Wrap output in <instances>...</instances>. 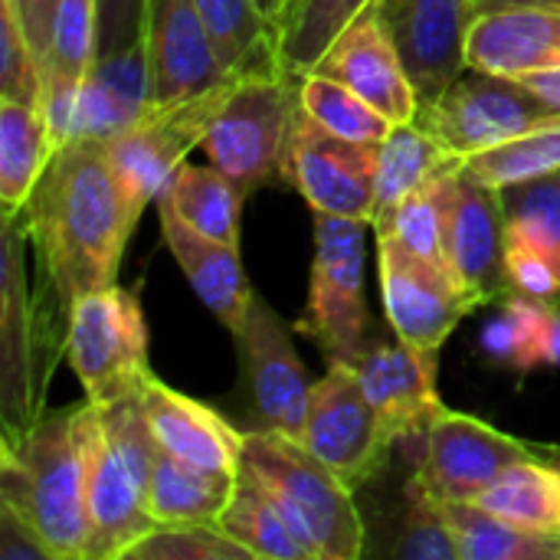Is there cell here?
I'll return each mask as SVG.
<instances>
[{
    "mask_svg": "<svg viewBox=\"0 0 560 560\" xmlns=\"http://www.w3.org/2000/svg\"><path fill=\"white\" fill-rule=\"evenodd\" d=\"M148 89L151 85H148L144 39H135L102 56L82 85L75 138L89 135V138L108 141L118 131H125L131 121H138L151 108Z\"/></svg>",
    "mask_w": 560,
    "mask_h": 560,
    "instance_id": "24",
    "label": "cell"
},
{
    "mask_svg": "<svg viewBox=\"0 0 560 560\" xmlns=\"http://www.w3.org/2000/svg\"><path fill=\"white\" fill-rule=\"evenodd\" d=\"M459 560H560V532H535L476 502H443Z\"/></svg>",
    "mask_w": 560,
    "mask_h": 560,
    "instance_id": "29",
    "label": "cell"
},
{
    "mask_svg": "<svg viewBox=\"0 0 560 560\" xmlns=\"http://www.w3.org/2000/svg\"><path fill=\"white\" fill-rule=\"evenodd\" d=\"M555 115L522 79L466 66L436 98L420 105L417 121L430 128L463 161L512 141Z\"/></svg>",
    "mask_w": 560,
    "mask_h": 560,
    "instance_id": "10",
    "label": "cell"
},
{
    "mask_svg": "<svg viewBox=\"0 0 560 560\" xmlns=\"http://www.w3.org/2000/svg\"><path fill=\"white\" fill-rule=\"evenodd\" d=\"M148 0H95L98 10V59L141 39Z\"/></svg>",
    "mask_w": 560,
    "mask_h": 560,
    "instance_id": "44",
    "label": "cell"
},
{
    "mask_svg": "<svg viewBox=\"0 0 560 560\" xmlns=\"http://www.w3.org/2000/svg\"><path fill=\"white\" fill-rule=\"evenodd\" d=\"M256 7L269 16V23L276 26V20H279V7H282V0H256Z\"/></svg>",
    "mask_w": 560,
    "mask_h": 560,
    "instance_id": "50",
    "label": "cell"
},
{
    "mask_svg": "<svg viewBox=\"0 0 560 560\" xmlns=\"http://www.w3.org/2000/svg\"><path fill=\"white\" fill-rule=\"evenodd\" d=\"M197 233L240 249V213L246 194L213 164H184L161 194Z\"/></svg>",
    "mask_w": 560,
    "mask_h": 560,
    "instance_id": "30",
    "label": "cell"
},
{
    "mask_svg": "<svg viewBox=\"0 0 560 560\" xmlns=\"http://www.w3.org/2000/svg\"><path fill=\"white\" fill-rule=\"evenodd\" d=\"M459 171L443 174L440 180H433L423 190L410 194L387 217H381L371 230L374 233H394L413 253H420V256H427V259H433V262H440L446 269L443 226H446V210H450V197H453V187H456Z\"/></svg>",
    "mask_w": 560,
    "mask_h": 560,
    "instance_id": "38",
    "label": "cell"
},
{
    "mask_svg": "<svg viewBox=\"0 0 560 560\" xmlns=\"http://www.w3.org/2000/svg\"><path fill=\"white\" fill-rule=\"evenodd\" d=\"M486 512L535 532H560V469L532 459L509 466L476 499Z\"/></svg>",
    "mask_w": 560,
    "mask_h": 560,
    "instance_id": "32",
    "label": "cell"
},
{
    "mask_svg": "<svg viewBox=\"0 0 560 560\" xmlns=\"http://www.w3.org/2000/svg\"><path fill=\"white\" fill-rule=\"evenodd\" d=\"M26 243L56 302L69 312L82 295L115 285L135 233L125 194L98 138L79 135L52 151L20 210Z\"/></svg>",
    "mask_w": 560,
    "mask_h": 560,
    "instance_id": "1",
    "label": "cell"
},
{
    "mask_svg": "<svg viewBox=\"0 0 560 560\" xmlns=\"http://www.w3.org/2000/svg\"><path fill=\"white\" fill-rule=\"evenodd\" d=\"M555 115H560V66L555 69H535V72H525L518 75Z\"/></svg>",
    "mask_w": 560,
    "mask_h": 560,
    "instance_id": "47",
    "label": "cell"
},
{
    "mask_svg": "<svg viewBox=\"0 0 560 560\" xmlns=\"http://www.w3.org/2000/svg\"><path fill=\"white\" fill-rule=\"evenodd\" d=\"M253 404L269 430L299 440L305 433L312 384L292 345L285 318L262 299L253 302L240 335H233Z\"/></svg>",
    "mask_w": 560,
    "mask_h": 560,
    "instance_id": "14",
    "label": "cell"
},
{
    "mask_svg": "<svg viewBox=\"0 0 560 560\" xmlns=\"http://www.w3.org/2000/svg\"><path fill=\"white\" fill-rule=\"evenodd\" d=\"M151 108L184 102L230 79L194 0H148L141 23Z\"/></svg>",
    "mask_w": 560,
    "mask_h": 560,
    "instance_id": "17",
    "label": "cell"
},
{
    "mask_svg": "<svg viewBox=\"0 0 560 560\" xmlns=\"http://www.w3.org/2000/svg\"><path fill=\"white\" fill-rule=\"evenodd\" d=\"M158 453L141 394L89 407V560H125L158 528L148 512Z\"/></svg>",
    "mask_w": 560,
    "mask_h": 560,
    "instance_id": "3",
    "label": "cell"
},
{
    "mask_svg": "<svg viewBox=\"0 0 560 560\" xmlns=\"http://www.w3.org/2000/svg\"><path fill=\"white\" fill-rule=\"evenodd\" d=\"M0 560H49L33 528L0 502Z\"/></svg>",
    "mask_w": 560,
    "mask_h": 560,
    "instance_id": "45",
    "label": "cell"
},
{
    "mask_svg": "<svg viewBox=\"0 0 560 560\" xmlns=\"http://www.w3.org/2000/svg\"><path fill=\"white\" fill-rule=\"evenodd\" d=\"M545 364H560V308L551 315V335H548V358Z\"/></svg>",
    "mask_w": 560,
    "mask_h": 560,
    "instance_id": "49",
    "label": "cell"
},
{
    "mask_svg": "<svg viewBox=\"0 0 560 560\" xmlns=\"http://www.w3.org/2000/svg\"><path fill=\"white\" fill-rule=\"evenodd\" d=\"M394 555L404 560H459L456 535L443 502L417 476L407 482V518Z\"/></svg>",
    "mask_w": 560,
    "mask_h": 560,
    "instance_id": "40",
    "label": "cell"
},
{
    "mask_svg": "<svg viewBox=\"0 0 560 560\" xmlns=\"http://www.w3.org/2000/svg\"><path fill=\"white\" fill-rule=\"evenodd\" d=\"M226 72H253L282 66L276 26L256 0H194Z\"/></svg>",
    "mask_w": 560,
    "mask_h": 560,
    "instance_id": "31",
    "label": "cell"
},
{
    "mask_svg": "<svg viewBox=\"0 0 560 560\" xmlns=\"http://www.w3.org/2000/svg\"><path fill=\"white\" fill-rule=\"evenodd\" d=\"M377 236V272L387 322L400 341L427 358L446 345L456 325L476 308L472 299L440 262L413 253L394 233Z\"/></svg>",
    "mask_w": 560,
    "mask_h": 560,
    "instance_id": "13",
    "label": "cell"
},
{
    "mask_svg": "<svg viewBox=\"0 0 560 560\" xmlns=\"http://www.w3.org/2000/svg\"><path fill=\"white\" fill-rule=\"evenodd\" d=\"M240 75L243 72H233L230 79L184 102L148 108L138 121L105 141L112 171L135 223L171 187L174 174L187 164V154L203 144Z\"/></svg>",
    "mask_w": 560,
    "mask_h": 560,
    "instance_id": "9",
    "label": "cell"
},
{
    "mask_svg": "<svg viewBox=\"0 0 560 560\" xmlns=\"http://www.w3.org/2000/svg\"><path fill=\"white\" fill-rule=\"evenodd\" d=\"M299 82L285 66L243 72L207 131L200 151L243 194L282 180L285 141L302 105Z\"/></svg>",
    "mask_w": 560,
    "mask_h": 560,
    "instance_id": "6",
    "label": "cell"
},
{
    "mask_svg": "<svg viewBox=\"0 0 560 560\" xmlns=\"http://www.w3.org/2000/svg\"><path fill=\"white\" fill-rule=\"evenodd\" d=\"M381 16L417 85L420 105L469 66L476 0H381Z\"/></svg>",
    "mask_w": 560,
    "mask_h": 560,
    "instance_id": "19",
    "label": "cell"
},
{
    "mask_svg": "<svg viewBox=\"0 0 560 560\" xmlns=\"http://www.w3.org/2000/svg\"><path fill=\"white\" fill-rule=\"evenodd\" d=\"M98 62L95 0H56L49 49L43 56V85H85Z\"/></svg>",
    "mask_w": 560,
    "mask_h": 560,
    "instance_id": "36",
    "label": "cell"
},
{
    "mask_svg": "<svg viewBox=\"0 0 560 560\" xmlns=\"http://www.w3.org/2000/svg\"><path fill=\"white\" fill-rule=\"evenodd\" d=\"M443 256L450 276L459 282V289L472 299L476 308L512 295L505 276L502 190L476 184L459 171L443 226Z\"/></svg>",
    "mask_w": 560,
    "mask_h": 560,
    "instance_id": "18",
    "label": "cell"
},
{
    "mask_svg": "<svg viewBox=\"0 0 560 560\" xmlns=\"http://www.w3.org/2000/svg\"><path fill=\"white\" fill-rule=\"evenodd\" d=\"M302 446L351 492L384 469L394 440L387 436L351 364H328V374L312 384Z\"/></svg>",
    "mask_w": 560,
    "mask_h": 560,
    "instance_id": "12",
    "label": "cell"
},
{
    "mask_svg": "<svg viewBox=\"0 0 560 560\" xmlns=\"http://www.w3.org/2000/svg\"><path fill=\"white\" fill-rule=\"evenodd\" d=\"M141 404L164 453L207 472L233 479L243 472V433L233 430L217 410L161 384L154 374L141 387Z\"/></svg>",
    "mask_w": 560,
    "mask_h": 560,
    "instance_id": "21",
    "label": "cell"
},
{
    "mask_svg": "<svg viewBox=\"0 0 560 560\" xmlns=\"http://www.w3.org/2000/svg\"><path fill=\"white\" fill-rule=\"evenodd\" d=\"M560 171V118L545 121L512 141L469 154L463 161V174L476 184L509 190L515 184L545 177Z\"/></svg>",
    "mask_w": 560,
    "mask_h": 560,
    "instance_id": "34",
    "label": "cell"
},
{
    "mask_svg": "<svg viewBox=\"0 0 560 560\" xmlns=\"http://www.w3.org/2000/svg\"><path fill=\"white\" fill-rule=\"evenodd\" d=\"M52 138L39 105L0 98V207L3 217H20L33 187L39 184Z\"/></svg>",
    "mask_w": 560,
    "mask_h": 560,
    "instance_id": "27",
    "label": "cell"
},
{
    "mask_svg": "<svg viewBox=\"0 0 560 560\" xmlns=\"http://www.w3.org/2000/svg\"><path fill=\"white\" fill-rule=\"evenodd\" d=\"M0 98L39 105L43 66L10 0H0Z\"/></svg>",
    "mask_w": 560,
    "mask_h": 560,
    "instance_id": "42",
    "label": "cell"
},
{
    "mask_svg": "<svg viewBox=\"0 0 560 560\" xmlns=\"http://www.w3.org/2000/svg\"><path fill=\"white\" fill-rule=\"evenodd\" d=\"M128 560H253L246 548L230 541L220 525H158L144 535Z\"/></svg>",
    "mask_w": 560,
    "mask_h": 560,
    "instance_id": "41",
    "label": "cell"
},
{
    "mask_svg": "<svg viewBox=\"0 0 560 560\" xmlns=\"http://www.w3.org/2000/svg\"><path fill=\"white\" fill-rule=\"evenodd\" d=\"M89 407L46 410L0 443V502L33 528L49 560H89Z\"/></svg>",
    "mask_w": 560,
    "mask_h": 560,
    "instance_id": "2",
    "label": "cell"
},
{
    "mask_svg": "<svg viewBox=\"0 0 560 560\" xmlns=\"http://www.w3.org/2000/svg\"><path fill=\"white\" fill-rule=\"evenodd\" d=\"M459 167H463V158L456 151H450L420 121L394 125V131L377 148V210H374V223L381 217H387L410 194L423 190L427 184H433L443 174H453Z\"/></svg>",
    "mask_w": 560,
    "mask_h": 560,
    "instance_id": "25",
    "label": "cell"
},
{
    "mask_svg": "<svg viewBox=\"0 0 560 560\" xmlns=\"http://www.w3.org/2000/svg\"><path fill=\"white\" fill-rule=\"evenodd\" d=\"M371 0H289L276 26L279 62L295 75H308L335 36Z\"/></svg>",
    "mask_w": 560,
    "mask_h": 560,
    "instance_id": "33",
    "label": "cell"
},
{
    "mask_svg": "<svg viewBox=\"0 0 560 560\" xmlns=\"http://www.w3.org/2000/svg\"><path fill=\"white\" fill-rule=\"evenodd\" d=\"M26 233L16 217H3V315H0V413L3 440L20 436L46 413V387L56 358H66L69 312L49 285L33 289L23 262Z\"/></svg>",
    "mask_w": 560,
    "mask_h": 560,
    "instance_id": "4",
    "label": "cell"
},
{
    "mask_svg": "<svg viewBox=\"0 0 560 560\" xmlns=\"http://www.w3.org/2000/svg\"><path fill=\"white\" fill-rule=\"evenodd\" d=\"M217 525L230 541L246 548L253 560H315L312 551L289 528L272 495L246 469L240 472L233 499L223 509Z\"/></svg>",
    "mask_w": 560,
    "mask_h": 560,
    "instance_id": "28",
    "label": "cell"
},
{
    "mask_svg": "<svg viewBox=\"0 0 560 560\" xmlns=\"http://www.w3.org/2000/svg\"><path fill=\"white\" fill-rule=\"evenodd\" d=\"M158 217H161L164 243L171 256L177 259V266L184 269L197 299L217 315V322L230 335H240L256 302L240 249L197 233L190 223L177 217V210L164 197H158Z\"/></svg>",
    "mask_w": 560,
    "mask_h": 560,
    "instance_id": "22",
    "label": "cell"
},
{
    "mask_svg": "<svg viewBox=\"0 0 560 560\" xmlns=\"http://www.w3.org/2000/svg\"><path fill=\"white\" fill-rule=\"evenodd\" d=\"M16 16H20V26L30 39V46L36 49L39 56V66H43V56L49 49V26H52V13H56V0H10Z\"/></svg>",
    "mask_w": 560,
    "mask_h": 560,
    "instance_id": "46",
    "label": "cell"
},
{
    "mask_svg": "<svg viewBox=\"0 0 560 560\" xmlns=\"http://www.w3.org/2000/svg\"><path fill=\"white\" fill-rule=\"evenodd\" d=\"M66 361L95 407L141 394L151 377L148 325L138 292L118 282L82 295L69 308Z\"/></svg>",
    "mask_w": 560,
    "mask_h": 560,
    "instance_id": "8",
    "label": "cell"
},
{
    "mask_svg": "<svg viewBox=\"0 0 560 560\" xmlns=\"http://www.w3.org/2000/svg\"><path fill=\"white\" fill-rule=\"evenodd\" d=\"M243 469L259 479L315 560H358L364 522L351 489L299 440L276 430L243 433Z\"/></svg>",
    "mask_w": 560,
    "mask_h": 560,
    "instance_id": "5",
    "label": "cell"
},
{
    "mask_svg": "<svg viewBox=\"0 0 560 560\" xmlns=\"http://www.w3.org/2000/svg\"><path fill=\"white\" fill-rule=\"evenodd\" d=\"M377 148L381 144H358L328 131L299 105L285 141L282 180L305 197L312 213L374 223Z\"/></svg>",
    "mask_w": 560,
    "mask_h": 560,
    "instance_id": "11",
    "label": "cell"
},
{
    "mask_svg": "<svg viewBox=\"0 0 560 560\" xmlns=\"http://www.w3.org/2000/svg\"><path fill=\"white\" fill-rule=\"evenodd\" d=\"M555 302H538L528 295H505L502 312L482 331V351L509 368L535 371L548 358V335H551Z\"/></svg>",
    "mask_w": 560,
    "mask_h": 560,
    "instance_id": "35",
    "label": "cell"
},
{
    "mask_svg": "<svg viewBox=\"0 0 560 560\" xmlns=\"http://www.w3.org/2000/svg\"><path fill=\"white\" fill-rule=\"evenodd\" d=\"M289 7V0H282V7H279V16H282V10ZM276 26H279V20H276Z\"/></svg>",
    "mask_w": 560,
    "mask_h": 560,
    "instance_id": "51",
    "label": "cell"
},
{
    "mask_svg": "<svg viewBox=\"0 0 560 560\" xmlns=\"http://www.w3.org/2000/svg\"><path fill=\"white\" fill-rule=\"evenodd\" d=\"M299 98H302V108L318 125H325L328 131H335V135H341L348 141L384 144V138L394 131V121L384 112H377L354 89H348V85H341V82H335L328 75H318V72L302 75Z\"/></svg>",
    "mask_w": 560,
    "mask_h": 560,
    "instance_id": "37",
    "label": "cell"
},
{
    "mask_svg": "<svg viewBox=\"0 0 560 560\" xmlns=\"http://www.w3.org/2000/svg\"><path fill=\"white\" fill-rule=\"evenodd\" d=\"M505 276H509L512 292H518V295H528L538 302L560 299L558 259L509 230H505Z\"/></svg>",
    "mask_w": 560,
    "mask_h": 560,
    "instance_id": "43",
    "label": "cell"
},
{
    "mask_svg": "<svg viewBox=\"0 0 560 560\" xmlns=\"http://www.w3.org/2000/svg\"><path fill=\"white\" fill-rule=\"evenodd\" d=\"M469 66L515 79L560 66V10L502 7L476 13L469 30Z\"/></svg>",
    "mask_w": 560,
    "mask_h": 560,
    "instance_id": "23",
    "label": "cell"
},
{
    "mask_svg": "<svg viewBox=\"0 0 560 560\" xmlns=\"http://www.w3.org/2000/svg\"><path fill=\"white\" fill-rule=\"evenodd\" d=\"M318 75H328L361 98H368L377 112H384L394 125L417 121L420 95L404 66V56L381 16V0H371L325 49L315 62Z\"/></svg>",
    "mask_w": 560,
    "mask_h": 560,
    "instance_id": "15",
    "label": "cell"
},
{
    "mask_svg": "<svg viewBox=\"0 0 560 560\" xmlns=\"http://www.w3.org/2000/svg\"><path fill=\"white\" fill-rule=\"evenodd\" d=\"M368 226L361 220L315 213V256L308 279V302L299 331L312 338L328 364H358L368 351V299L364 256Z\"/></svg>",
    "mask_w": 560,
    "mask_h": 560,
    "instance_id": "7",
    "label": "cell"
},
{
    "mask_svg": "<svg viewBox=\"0 0 560 560\" xmlns=\"http://www.w3.org/2000/svg\"><path fill=\"white\" fill-rule=\"evenodd\" d=\"M354 371L387 436L394 443H427L433 420L446 407L436 394V358L420 354L394 335V341L371 345Z\"/></svg>",
    "mask_w": 560,
    "mask_h": 560,
    "instance_id": "20",
    "label": "cell"
},
{
    "mask_svg": "<svg viewBox=\"0 0 560 560\" xmlns=\"http://www.w3.org/2000/svg\"><path fill=\"white\" fill-rule=\"evenodd\" d=\"M502 7H545V10H560V0H476V13H482V10H502Z\"/></svg>",
    "mask_w": 560,
    "mask_h": 560,
    "instance_id": "48",
    "label": "cell"
},
{
    "mask_svg": "<svg viewBox=\"0 0 560 560\" xmlns=\"http://www.w3.org/2000/svg\"><path fill=\"white\" fill-rule=\"evenodd\" d=\"M522 459H532V450L522 440L469 413L443 407L423 443V463L417 469V479L440 502H472L509 466Z\"/></svg>",
    "mask_w": 560,
    "mask_h": 560,
    "instance_id": "16",
    "label": "cell"
},
{
    "mask_svg": "<svg viewBox=\"0 0 560 560\" xmlns=\"http://www.w3.org/2000/svg\"><path fill=\"white\" fill-rule=\"evenodd\" d=\"M505 230L541 246L560 262V171L502 190Z\"/></svg>",
    "mask_w": 560,
    "mask_h": 560,
    "instance_id": "39",
    "label": "cell"
},
{
    "mask_svg": "<svg viewBox=\"0 0 560 560\" xmlns=\"http://www.w3.org/2000/svg\"><path fill=\"white\" fill-rule=\"evenodd\" d=\"M236 479L187 466L161 450L148 482V512L154 525H217Z\"/></svg>",
    "mask_w": 560,
    "mask_h": 560,
    "instance_id": "26",
    "label": "cell"
}]
</instances>
